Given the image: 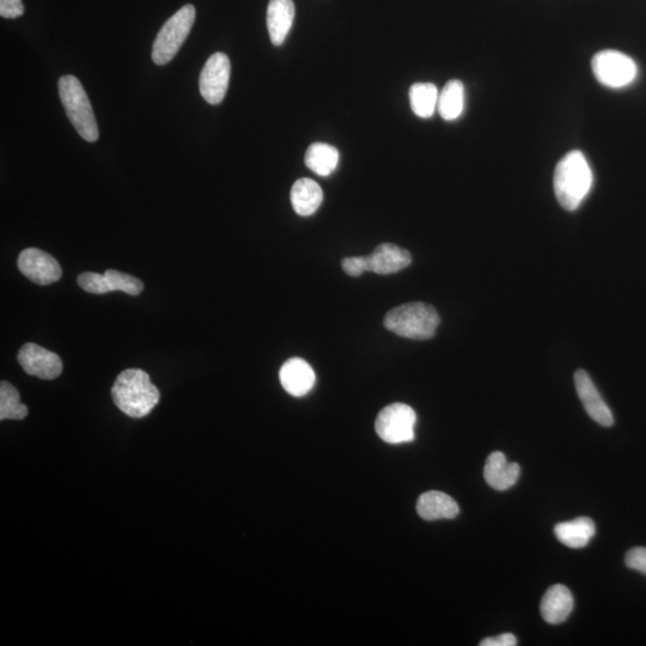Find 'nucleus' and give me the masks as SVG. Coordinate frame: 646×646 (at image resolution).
I'll list each match as a JSON object with an SVG mask.
<instances>
[{
    "label": "nucleus",
    "mask_w": 646,
    "mask_h": 646,
    "mask_svg": "<svg viewBox=\"0 0 646 646\" xmlns=\"http://www.w3.org/2000/svg\"><path fill=\"white\" fill-rule=\"evenodd\" d=\"M112 396L119 410L131 418L149 416L161 399L149 374L140 369L123 371L114 382Z\"/></svg>",
    "instance_id": "nucleus-1"
},
{
    "label": "nucleus",
    "mask_w": 646,
    "mask_h": 646,
    "mask_svg": "<svg viewBox=\"0 0 646 646\" xmlns=\"http://www.w3.org/2000/svg\"><path fill=\"white\" fill-rule=\"evenodd\" d=\"M553 185L563 209L575 211L581 206L593 186V172L581 151H571L560 160Z\"/></svg>",
    "instance_id": "nucleus-2"
},
{
    "label": "nucleus",
    "mask_w": 646,
    "mask_h": 646,
    "mask_svg": "<svg viewBox=\"0 0 646 646\" xmlns=\"http://www.w3.org/2000/svg\"><path fill=\"white\" fill-rule=\"evenodd\" d=\"M440 322V315L430 304L413 302L390 310L385 327L402 338L428 340L434 337Z\"/></svg>",
    "instance_id": "nucleus-3"
},
{
    "label": "nucleus",
    "mask_w": 646,
    "mask_h": 646,
    "mask_svg": "<svg viewBox=\"0 0 646 646\" xmlns=\"http://www.w3.org/2000/svg\"><path fill=\"white\" fill-rule=\"evenodd\" d=\"M59 96L67 118L79 136L89 143H95L99 139V126L89 97L79 79L71 75L60 78Z\"/></svg>",
    "instance_id": "nucleus-4"
},
{
    "label": "nucleus",
    "mask_w": 646,
    "mask_h": 646,
    "mask_svg": "<svg viewBox=\"0 0 646 646\" xmlns=\"http://www.w3.org/2000/svg\"><path fill=\"white\" fill-rule=\"evenodd\" d=\"M195 8L191 4L182 6L163 24L152 46V60L156 65H166L175 58L191 33L195 21Z\"/></svg>",
    "instance_id": "nucleus-5"
},
{
    "label": "nucleus",
    "mask_w": 646,
    "mask_h": 646,
    "mask_svg": "<svg viewBox=\"0 0 646 646\" xmlns=\"http://www.w3.org/2000/svg\"><path fill=\"white\" fill-rule=\"evenodd\" d=\"M591 69L597 81L611 89L629 87L638 75L635 60L625 53L613 50L596 53L591 62Z\"/></svg>",
    "instance_id": "nucleus-6"
},
{
    "label": "nucleus",
    "mask_w": 646,
    "mask_h": 646,
    "mask_svg": "<svg viewBox=\"0 0 646 646\" xmlns=\"http://www.w3.org/2000/svg\"><path fill=\"white\" fill-rule=\"evenodd\" d=\"M417 414L411 406L395 402L379 413L375 423L376 434L389 444L408 443L414 440Z\"/></svg>",
    "instance_id": "nucleus-7"
},
{
    "label": "nucleus",
    "mask_w": 646,
    "mask_h": 646,
    "mask_svg": "<svg viewBox=\"0 0 646 646\" xmlns=\"http://www.w3.org/2000/svg\"><path fill=\"white\" fill-rule=\"evenodd\" d=\"M231 64L227 54L217 52L207 60L199 78L201 96L210 105H219L227 95Z\"/></svg>",
    "instance_id": "nucleus-8"
},
{
    "label": "nucleus",
    "mask_w": 646,
    "mask_h": 646,
    "mask_svg": "<svg viewBox=\"0 0 646 646\" xmlns=\"http://www.w3.org/2000/svg\"><path fill=\"white\" fill-rule=\"evenodd\" d=\"M78 284L84 291L94 295H105L112 291H123L127 295L138 296L142 294L144 284L142 280L124 272L107 270L105 274L94 272L82 273Z\"/></svg>",
    "instance_id": "nucleus-9"
},
{
    "label": "nucleus",
    "mask_w": 646,
    "mask_h": 646,
    "mask_svg": "<svg viewBox=\"0 0 646 646\" xmlns=\"http://www.w3.org/2000/svg\"><path fill=\"white\" fill-rule=\"evenodd\" d=\"M24 277L35 284L50 285L62 278V267L52 255L38 248H28L20 254L17 260Z\"/></svg>",
    "instance_id": "nucleus-10"
},
{
    "label": "nucleus",
    "mask_w": 646,
    "mask_h": 646,
    "mask_svg": "<svg viewBox=\"0 0 646 646\" xmlns=\"http://www.w3.org/2000/svg\"><path fill=\"white\" fill-rule=\"evenodd\" d=\"M18 363L28 375L42 380H54L63 373L62 359L56 353L29 343L18 352Z\"/></svg>",
    "instance_id": "nucleus-11"
},
{
    "label": "nucleus",
    "mask_w": 646,
    "mask_h": 646,
    "mask_svg": "<svg viewBox=\"0 0 646 646\" xmlns=\"http://www.w3.org/2000/svg\"><path fill=\"white\" fill-rule=\"evenodd\" d=\"M575 385L577 394L580 396L582 405L589 417L595 420L597 424L606 426V428L612 426L614 424L613 414L606 402L601 398L599 390H597L593 380L590 379L587 371L582 369L576 371Z\"/></svg>",
    "instance_id": "nucleus-12"
},
{
    "label": "nucleus",
    "mask_w": 646,
    "mask_h": 646,
    "mask_svg": "<svg viewBox=\"0 0 646 646\" xmlns=\"http://www.w3.org/2000/svg\"><path fill=\"white\" fill-rule=\"evenodd\" d=\"M280 383L292 396L302 398L315 386V373L309 363L301 358H291L283 364L279 371Z\"/></svg>",
    "instance_id": "nucleus-13"
},
{
    "label": "nucleus",
    "mask_w": 646,
    "mask_h": 646,
    "mask_svg": "<svg viewBox=\"0 0 646 646\" xmlns=\"http://www.w3.org/2000/svg\"><path fill=\"white\" fill-rule=\"evenodd\" d=\"M368 272H374L386 276L404 270L411 265V253L406 249L393 245V243H382L375 251L368 255Z\"/></svg>",
    "instance_id": "nucleus-14"
},
{
    "label": "nucleus",
    "mask_w": 646,
    "mask_h": 646,
    "mask_svg": "<svg viewBox=\"0 0 646 646\" xmlns=\"http://www.w3.org/2000/svg\"><path fill=\"white\" fill-rule=\"evenodd\" d=\"M574 605V596L565 585H553L542 597L540 606L542 618L548 624H562L570 617Z\"/></svg>",
    "instance_id": "nucleus-15"
},
{
    "label": "nucleus",
    "mask_w": 646,
    "mask_h": 646,
    "mask_svg": "<svg viewBox=\"0 0 646 646\" xmlns=\"http://www.w3.org/2000/svg\"><path fill=\"white\" fill-rule=\"evenodd\" d=\"M520 474V466L517 463H510L503 453L495 452L487 457L484 478L492 489L497 491L511 489L517 483Z\"/></svg>",
    "instance_id": "nucleus-16"
},
{
    "label": "nucleus",
    "mask_w": 646,
    "mask_h": 646,
    "mask_svg": "<svg viewBox=\"0 0 646 646\" xmlns=\"http://www.w3.org/2000/svg\"><path fill=\"white\" fill-rule=\"evenodd\" d=\"M295 20L292 0H271L267 8V28L274 46L284 44Z\"/></svg>",
    "instance_id": "nucleus-17"
},
{
    "label": "nucleus",
    "mask_w": 646,
    "mask_h": 646,
    "mask_svg": "<svg viewBox=\"0 0 646 646\" xmlns=\"http://www.w3.org/2000/svg\"><path fill=\"white\" fill-rule=\"evenodd\" d=\"M417 513L425 521L452 520L459 515L460 508L447 493L429 491L419 497Z\"/></svg>",
    "instance_id": "nucleus-18"
},
{
    "label": "nucleus",
    "mask_w": 646,
    "mask_h": 646,
    "mask_svg": "<svg viewBox=\"0 0 646 646\" xmlns=\"http://www.w3.org/2000/svg\"><path fill=\"white\" fill-rule=\"evenodd\" d=\"M323 201V192L318 182L312 179L297 180L291 188V204L297 215H314Z\"/></svg>",
    "instance_id": "nucleus-19"
},
{
    "label": "nucleus",
    "mask_w": 646,
    "mask_h": 646,
    "mask_svg": "<svg viewBox=\"0 0 646 646\" xmlns=\"http://www.w3.org/2000/svg\"><path fill=\"white\" fill-rule=\"evenodd\" d=\"M595 533V523L589 517H578L574 521L559 523L554 527L557 539L570 548L587 546Z\"/></svg>",
    "instance_id": "nucleus-20"
},
{
    "label": "nucleus",
    "mask_w": 646,
    "mask_h": 646,
    "mask_svg": "<svg viewBox=\"0 0 646 646\" xmlns=\"http://www.w3.org/2000/svg\"><path fill=\"white\" fill-rule=\"evenodd\" d=\"M465 109V87L461 81H449L438 97L437 111L447 121L459 119Z\"/></svg>",
    "instance_id": "nucleus-21"
},
{
    "label": "nucleus",
    "mask_w": 646,
    "mask_h": 646,
    "mask_svg": "<svg viewBox=\"0 0 646 646\" xmlns=\"http://www.w3.org/2000/svg\"><path fill=\"white\" fill-rule=\"evenodd\" d=\"M339 160V151L325 143L310 145L304 158L306 166L320 176L331 175L337 169Z\"/></svg>",
    "instance_id": "nucleus-22"
},
{
    "label": "nucleus",
    "mask_w": 646,
    "mask_h": 646,
    "mask_svg": "<svg viewBox=\"0 0 646 646\" xmlns=\"http://www.w3.org/2000/svg\"><path fill=\"white\" fill-rule=\"evenodd\" d=\"M438 97H440V91L435 84H413L410 89V103L413 113L419 118H431L437 111Z\"/></svg>",
    "instance_id": "nucleus-23"
},
{
    "label": "nucleus",
    "mask_w": 646,
    "mask_h": 646,
    "mask_svg": "<svg viewBox=\"0 0 646 646\" xmlns=\"http://www.w3.org/2000/svg\"><path fill=\"white\" fill-rule=\"evenodd\" d=\"M28 416V407L21 402L20 393L3 381L0 385V419L22 420Z\"/></svg>",
    "instance_id": "nucleus-24"
},
{
    "label": "nucleus",
    "mask_w": 646,
    "mask_h": 646,
    "mask_svg": "<svg viewBox=\"0 0 646 646\" xmlns=\"http://www.w3.org/2000/svg\"><path fill=\"white\" fill-rule=\"evenodd\" d=\"M627 568L642 572L646 576V548L635 547L625 557Z\"/></svg>",
    "instance_id": "nucleus-25"
},
{
    "label": "nucleus",
    "mask_w": 646,
    "mask_h": 646,
    "mask_svg": "<svg viewBox=\"0 0 646 646\" xmlns=\"http://www.w3.org/2000/svg\"><path fill=\"white\" fill-rule=\"evenodd\" d=\"M341 266L351 277H361L364 272H368L367 257L346 258L341 261Z\"/></svg>",
    "instance_id": "nucleus-26"
},
{
    "label": "nucleus",
    "mask_w": 646,
    "mask_h": 646,
    "mask_svg": "<svg viewBox=\"0 0 646 646\" xmlns=\"http://www.w3.org/2000/svg\"><path fill=\"white\" fill-rule=\"evenodd\" d=\"M24 14L22 0H0V16L4 18H17Z\"/></svg>",
    "instance_id": "nucleus-27"
},
{
    "label": "nucleus",
    "mask_w": 646,
    "mask_h": 646,
    "mask_svg": "<svg viewBox=\"0 0 646 646\" xmlns=\"http://www.w3.org/2000/svg\"><path fill=\"white\" fill-rule=\"evenodd\" d=\"M517 639L513 633H503L498 637L486 638L480 643V646H515Z\"/></svg>",
    "instance_id": "nucleus-28"
}]
</instances>
